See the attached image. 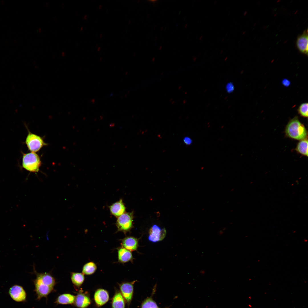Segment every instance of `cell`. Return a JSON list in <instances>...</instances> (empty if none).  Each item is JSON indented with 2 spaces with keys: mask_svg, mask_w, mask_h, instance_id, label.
Listing matches in <instances>:
<instances>
[{
  "mask_svg": "<svg viewBox=\"0 0 308 308\" xmlns=\"http://www.w3.org/2000/svg\"><path fill=\"white\" fill-rule=\"evenodd\" d=\"M308 30H305L302 34L297 38V46L299 50L302 53L308 54Z\"/></svg>",
  "mask_w": 308,
  "mask_h": 308,
  "instance_id": "obj_10",
  "label": "cell"
},
{
  "mask_svg": "<svg viewBox=\"0 0 308 308\" xmlns=\"http://www.w3.org/2000/svg\"><path fill=\"white\" fill-rule=\"evenodd\" d=\"M223 52V50H221V51L220 52V53H222Z\"/></svg>",
  "mask_w": 308,
  "mask_h": 308,
  "instance_id": "obj_31",
  "label": "cell"
},
{
  "mask_svg": "<svg viewBox=\"0 0 308 308\" xmlns=\"http://www.w3.org/2000/svg\"><path fill=\"white\" fill-rule=\"evenodd\" d=\"M74 303L79 308H86L90 304L91 300L87 294L80 293L75 296Z\"/></svg>",
  "mask_w": 308,
  "mask_h": 308,
  "instance_id": "obj_13",
  "label": "cell"
},
{
  "mask_svg": "<svg viewBox=\"0 0 308 308\" xmlns=\"http://www.w3.org/2000/svg\"><path fill=\"white\" fill-rule=\"evenodd\" d=\"M118 262L124 264L132 260L133 256L131 251L122 247L117 249Z\"/></svg>",
  "mask_w": 308,
  "mask_h": 308,
  "instance_id": "obj_15",
  "label": "cell"
},
{
  "mask_svg": "<svg viewBox=\"0 0 308 308\" xmlns=\"http://www.w3.org/2000/svg\"><path fill=\"white\" fill-rule=\"evenodd\" d=\"M224 38H223L222 40H221V41L223 42L224 40Z\"/></svg>",
  "mask_w": 308,
  "mask_h": 308,
  "instance_id": "obj_30",
  "label": "cell"
},
{
  "mask_svg": "<svg viewBox=\"0 0 308 308\" xmlns=\"http://www.w3.org/2000/svg\"><path fill=\"white\" fill-rule=\"evenodd\" d=\"M282 83L284 86L287 87L290 85L291 82L289 80L286 79H284L282 80Z\"/></svg>",
  "mask_w": 308,
  "mask_h": 308,
  "instance_id": "obj_25",
  "label": "cell"
},
{
  "mask_svg": "<svg viewBox=\"0 0 308 308\" xmlns=\"http://www.w3.org/2000/svg\"><path fill=\"white\" fill-rule=\"evenodd\" d=\"M202 36H200V37H199V39L200 40H201V39H202Z\"/></svg>",
  "mask_w": 308,
  "mask_h": 308,
  "instance_id": "obj_26",
  "label": "cell"
},
{
  "mask_svg": "<svg viewBox=\"0 0 308 308\" xmlns=\"http://www.w3.org/2000/svg\"><path fill=\"white\" fill-rule=\"evenodd\" d=\"M226 89L227 91L228 92H232L234 89L233 84L231 83H228L226 85Z\"/></svg>",
  "mask_w": 308,
  "mask_h": 308,
  "instance_id": "obj_23",
  "label": "cell"
},
{
  "mask_svg": "<svg viewBox=\"0 0 308 308\" xmlns=\"http://www.w3.org/2000/svg\"><path fill=\"white\" fill-rule=\"evenodd\" d=\"M133 213L125 212L117 218L116 225L118 232L126 234L129 232L133 227Z\"/></svg>",
  "mask_w": 308,
  "mask_h": 308,
  "instance_id": "obj_3",
  "label": "cell"
},
{
  "mask_svg": "<svg viewBox=\"0 0 308 308\" xmlns=\"http://www.w3.org/2000/svg\"><path fill=\"white\" fill-rule=\"evenodd\" d=\"M136 281L124 282L119 284L120 293L125 300L129 305L133 299L134 292V284Z\"/></svg>",
  "mask_w": 308,
  "mask_h": 308,
  "instance_id": "obj_5",
  "label": "cell"
},
{
  "mask_svg": "<svg viewBox=\"0 0 308 308\" xmlns=\"http://www.w3.org/2000/svg\"><path fill=\"white\" fill-rule=\"evenodd\" d=\"M187 24H186L185 26V28H186L187 26Z\"/></svg>",
  "mask_w": 308,
  "mask_h": 308,
  "instance_id": "obj_28",
  "label": "cell"
},
{
  "mask_svg": "<svg viewBox=\"0 0 308 308\" xmlns=\"http://www.w3.org/2000/svg\"><path fill=\"white\" fill-rule=\"evenodd\" d=\"M25 143L29 150L32 152L38 151L44 146L46 145L43 138L40 136L29 131Z\"/></svg>",
  "mask_w": 308,
  "mask_h": 308,
  "instance_id": "obj_4",
  "label": "cell"
},
{
  "mask_svg": "<svg viewBox=\"0 0 308 308\" xmlns=\"http://www.w3.org/2000/svg\"><path fill=\"white\" fill-rule=\"evenodd\" d=\"M121 247L131 251L136 250L138 247L137 239L133 237L127 236L121 240Z\"/></svg>",
  "mask_w": 308,
  "mask_h": 308,
  "instance_id": "obj_12",
  "label": "cell"
},
{
  "mask_svg": "<svg viewBox=\"0 0 308 308\" xmlns=\"http://www.w3.org/2000/svg\"><path fill=\"white\" fill-rule=\"evenodd\" d=\"M41 164L40 157L35 153L31 152L23 154L22 166L27 171L33 172H38Z\"/></svg>",
  "mask_w": 308,
  "mask_h": 308,
  "instance_id": "obj_2",
  "label": "cell"
},
{
  "mask_svg": "<svg viewBox=\"0 0 308 308\" xmlns=\"http://www.w3.org/2000/svg\"><path fill=\"white\" fill-rule=\"evenodd\" d=\"M94 297L96 305L98 307H101L108 302L109 295L108 292L106 290L100 288L96 291Z\"/></svg>",
  "mask_w": 308,
  "mask_h": 308,
  "instance_id": "obj_9",
  "label": "cell"
},
{
  "mask_svg": "<svg viewBox=\"0 0 308 308\" xmlns=\"http://www.w3.org/2000/svg\"><path fill=\"white\" fill-rule=\"evenodd\" d=\"M109 208L111 214L116 218L126 212V207L121 199L112 204Z\"/></svg>",
  "mask_w": 308,
  "mask_h": 308,
  "instance_id": "obj_11",
  "label": "cell"
},
{
  "mask_svg": "<svg viewBox=\"0 0 308 308\" xmlns=\"http://www.w3.org/2000/svg\"><path fill=\"white\" fill-rule=\"evenodd\" d=\"M9 293L12 299L17 302L25 301L26 298V294L25 290L19 285H15L11 287Z\"/></svg>",
  "mask_w": 308,
  "mask_h": 308,
  "instance_id": "obj_7",
  "label": "cell"
},
{
  "mask_svg": "<svg viewBox=\"0 0 308 308\" xmlns=\"http://www.w3.org/2000/svg\"><path fill=\"white\" fill-rule=\"evenodd\" d=\"M75 298V296L70 294H64L58 297L56 302L62 304H72L74 303Z\"/></svg>",
  "mask_w": 308,
  "mask_h": 308,
  "instance_id": "obj_18",
  "label": "cell"
},
{
  "mask_svg": "<svg viewBox=\"0 0 308 308\" xmlns=\"http://www.w3.org/2000/svg\"><path fill=\"white\" fill-rule=\"evenodd\" d=\"M308 103L301 104L297 109L298 114L302 117L307 118L308 115Z\"/></svg>",
  "mask_w": 308,
  "mask_h": 308,
  "instance_id": "obj_22",
  "label": "cell"
},
{
  "mask_svg": "<svg viewBox=\"0 0 308 308\" xmlns=\"http://www.w3.org/2000/svg\"><path fill=\"white\" fill-rule=\"evenodd\" d=\"M156 285L153 287L151 295L147 297L142 302L141 308H161L160 307L157 305L156 302L153 299V297L156 291ZM165 307L164 308H168Z\"/></svg>",
  "mask_w": 308,
  "mask_h": 308,
  "instance_id": "obj_16",
  "label": "cell"
},
{
  "mask_svg": "<svg viewBox=\"0 0 308 308\" xmlns=\"http://www.w3.org/2000/svg\"><path fill=\"white\" fill-rule=\"evenodd\" d=\"M97 269L96 264L93 262H90L85 264L82 269V273L84 275H91L94 273Z\"/></svg>",
  "mask_w": 308,
  "mask_h": 308,
  "instance_id": "obj_21",
  "label": "cell"
},
{
  "mask_svg": "<svg viewBox=\"0 0 308 308\" xmlns=\"http://www.w3.org/2000/svg\"><path fill=\"white\" fill-rule=\"evenodd\" d=\"M101 5H100V8H101Z\"/></svg>",
  "mask_w": 308,
  "mask_h": 308,
  "instance_id": "obj_33",
  "label": "cell"
},
{
  "mask_svg": "<svg viewBox=\"0 0 308 308\" xmlns=\"http://www.w3.org/2000/svg\"><path fill=\"white\" fill-rule=\"evenodd\" d=\"M149 233V240L153 242H156L164 238L166 231L165 228L161 229L157 225H154L151 228Z\"/></svg>",
  "mask_w": 308,
  "mask_h": 308,
  "instance_id": "obj_6",
  "label": "cell"
},
{
  "mask_svg": "<svg viewBox=\"0 0 308 308\" xmlns=\"http://www.w3.org/2000/svg\"><path fill=\"white\" fill-rule=\"evenodd\" d=\"M84 275L81 273L71 272V279L73 284L77 287H80L84 281L85 277Z\"/></svg>",
  "mask_w": 308,
  "mask_h": 308,
  "instance_id": "obj_20",
  "label": "cell"
},
{
  "mask_svg": "<svg viewBox=\"0 0 308 308\" xmlns=\"http://www.w3.org/2000/svg\"><path fill=\"white\" fill-rule=\"evenodd\" d=\"M100 49V47L98 48V50H99V49Z\"/></svg>",
  "mask_w": 308,
  "mask_h": 308,
  "instance_id": "obj_32",
  "label": "cell"
},
{
  "mask_svg": "<svg viewBox=\"0 0 308 308\" xmlns=\"http://www.w3.org/2000/svg\"><path fill=\"white\" fill-rule=\"evenodd\" d=\"M295 151L302 155L308 156V140L307 138L300 140L295 148Z\"/></svg>",
  "mask_w": 308,
  "mask_h": 308,
  "instance_id": "obj_19",
  "label": "cell"
},
{
  "mask_svg": "<svg viewBox=\"0 0 308 308\" xmlns=\"http://www.w3.org/2000/svg\"><path fill=\"white\" fill-rule=\"evenodd\" d=\"M35 290L38 299L46 297L53 290V287L42 283L37 278L34 281Z\"/></svg>",
  "mask_w": 308,
  "mask_h": 308,
  "instance_id": "obj_8",
  "label": "cell"
},
{
  "mask_svg": "<svg viewBox=\"0 0 308 308\" xmlns=\"http://www.w3.org/2000/svg\"><path fill=\"white\" fill-rule=\"evenodd\" d=\"M216 2H217V1H214V4H216Z\"/></svg>",
  "mask_w": 308,
  "mask_h": 308,
  "instance_id": "obj_29",
  "label": "cell"
},
{
  "mask_svg": "<svg viewBox=\"0 0 308 308\" xmlns=\"http://www.w3.org/2000/svg\"><path fill=\"white\" fill-rule=\"evenodd\" d=\"M285 133L287 137L296 140L300 141L307 137V131L297 116L294 117L288 123Z\"/></svg>",
  "mask_w": 308,
  "mask_h": 308,
  "instance_id": "obj_1",
  "label": "cell"
},
{
  "mask_svg": "<svg viewBox=\"0 0 308 308\" xmlns=\"http://www.w3.org/2000/svg\"><path fill=\"white\" fill-rule=\"evenodd\" d=\"M36 275V278L40 280L42 283L54 287L55 284L54 277L49 273H38L34 271Z\"/></svg>",
  "mask_w": 308,
  "mask_h": 308,
  "instance_id": "obj_14",
  "label": "cell"
},
{
  "mask_svg": "<svg viewBox=\"0 0 308 308\" xmlns=\"http://www.w3.org/2000/svg\"><path fill=\"white\" fill-rule=\"evenodd\" d=\"M162 48V46H160V47H159V50H161V49Z\"/></svg>",
  "mask_w": 308,
  "mask_h": 308,
  "instance_id": "obj_27",
  "label": "cell"
},
{
  "mask_svg": "<svg viewBox=\"0 0 308 308\" xmlns=\"http://www.w3.org/2000/svg\"><path fill=\"white\" fill-rule=\"evenodd\" d=\"M125 301L120 292L116 291L112 299V308H125Z\"/></svg>",
  "mask_w": 308,
  "mask_h": 308,
  "instance_id": "obj_17",
  "label": "cell"
},
{
  "mask_svg": "<svg viewBox=\"0 0 308 308\" xmlns=\"http://www.w3.org/2000/svg\"><path fill=\"white\" fill-rule=\"evenodd\" d=\"M185 143L187 145H190L192 143V139L189 137H185L183 139Z\"/></svg>",
  "mask_w": 308,
  "mask_h": 308,
  "instance_id": "obj_24",
  "label": "cell"
}]
</instances>
